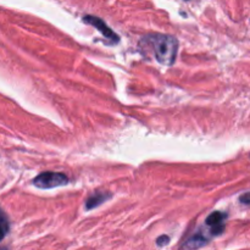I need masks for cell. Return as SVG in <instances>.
Masks as SVG:
<instances>
[{
  "instance_id": "obj_4",
  "label": "cell",
  "mask_w": 250,
  "mask_h": 250,
  "mask_svg": "<svg viewBox=\"0 0 250 250\" xmlns=\"http://www.w3.org/2000/svg\"><path fill=\"white\" fill-rule=\"evenodd\" d=\"M226 217L227 215L221 211H215L208 216L205 224L210 229V236H220L225 231V220H226Z\"/></svg>"
},
{
  "instance_id": "obj_8",
  "label": "cell",
  "mask_w": 250,
  "mask_h": 250,
  "mask_svg": "<svg viewBox=\"0 0 250 250\" xmlns=\"http://www.w3.org/2000/svg\"><path fill=\"white\" fill-rule=\"evenodd\" d=\"M168 242H170V237L165 236V234H164V236H161V237H159V238L156 239V243H158L159 247L166 246V244H167Z\"/></svg>"
},
{
  "instance_id": "obj_5",
  "label": "cell",
  "mask_w": 250,
  "mask_h": 250,
  "mask_svg": "<svg viewBox=\"0 0 250 250\" xmlns=\"http://www.w3.org/2000/svg\"><path fill=\"white\" fill-rule=\"evenodd\" d=\"M208 242H209V238H207L205 234L198 232V233H194L192 237H189V238L185 242L182 248L186 250H195L204 247Z\"/></svg>"
},
{
  "instance_id": "obj_3",
  "label": "cell",
  "mask_w": 250,
  "mask_h": 250,
  "mask_svg": "<svg viewBox=\"0 0 250 250\" xmlns=\"http://www.w3.org/2000/svg\"><path fill=\"white\" fill-rule=\"evenodd\" d=\"M83 21H84L85 23L90 24V26L95 27V28H97L98 31H99L100 33H102L103 36H104L105 38L107 39V41H109V44L119 43L120 37L117 36V34L115 33V32L112 31V29L110 28V27L107 26V24L105 23V22L103 21L102 19H99V17L90 16V15H88V16L83 17Z\"/></svg>"
},
{
  "instance_id": "obj_1",
  "label": "cell",
  "mask_w": 250,
  "mask_h": 250,
  "mask_svg": "<svg viewBox=\"0 0 250 250\" xmlns=\"http://www.w3.org/2000/svg\"><path fill=\"white\" fill-rule=\"evenodd\" d=\"M139 49L144 55L151 54L161 65L171 66L173 65L177 56L178 41L168 34L150 33L141 39Z\"/></svg>"
},
{
  "instance_id": "obj_7",
  "label": "cell",
  "mask_w": 250,
  "mask_h": 250,
  "mask_svg": "<svg viewBox=\"0 0 250 250\" xmlns=\"http://www.w3.org/2000/svg\"><path fill=\"white\" fill-rule=\"evenodd\" d=\"M7 232H9V222H7L6 216H1L0 217V242L4 239Z\"/></svg>"
},
{
  "instance_id": "obj_2",
  "label": "cell",
  "mask_w": 250,
  "mask_h": 250,
  "mask_svg": "<svg viewBox=\"0 0 250 250\" xmlns=\"http://www.w3.org/2000/svg\"><path fill=\"white\" fill-rule=\"evenodd\" d=\"M68 183L67 176L59 172H42L33 180V185L42 189H50V188L62 187Z\"/></svg>"
},
{
  "instance_id": "obj_9",
  "label": "cell",
  "mask_w": 250,
  "mask_h": 250,
  "mask_svg": "<svg viewBox=\"0 0 250 250\" xmlns=\"http://www.w3.org/2000/svg\"><path fill=\"white\" fill-rule=\"evenodd\" d=\"M239 202L243 203V204H246V205H250V192L244 193V194L239 198Z\"/></svg>"
},
{
  "instance_id": "obj_6",
  "label": "cell",
  "mask_w": 250,
  "mask_h": 250,
  "mask_svg": "<svg viewBox=\"0 0 250 250\" xmlns=\"http://www.w3.org/2000/svg\"><path fill=\"white\" fill-rule=\"evenodd\" d=\"M111 198V193L107 192H95L94 194L90 195L85 202V210H92L94 208L99 207L103 203L106 202L107 199Z\"/></svg>"
}]
</instances>
